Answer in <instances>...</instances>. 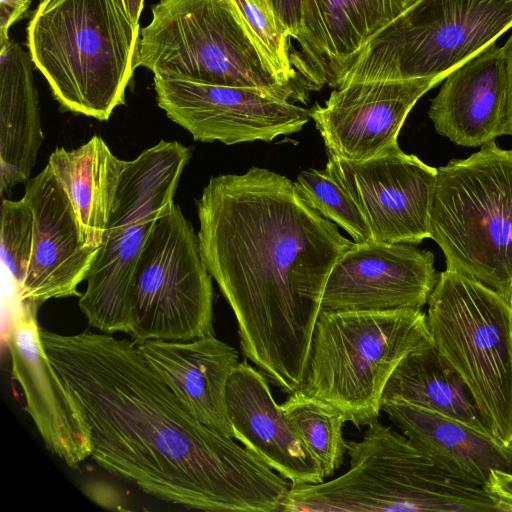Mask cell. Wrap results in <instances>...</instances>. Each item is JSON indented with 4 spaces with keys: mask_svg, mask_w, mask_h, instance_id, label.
I'll return each mask as SVG.
<instances>
[{
    "mask_svg": "<svg viewBox=\"0 0 512 512\" xmlns=\"http://www.w3.org/2000/svg\"><path fill=\"white\" fill-rule=\"evenodd\" d=\"M33 214L23 198L2 199L1 263L16 293L25 279L33 245Z\"/></svg>",
    "mask_w": 512,
    "mask_h": 512,
    "instance_id": "obj_29",
    "label": "cell"
},
{
    "mask_svg": "<svg viewBox=\"0 0 512 512\" xmlns=\"http://www.w3.org/2000/svg\"><path fill=\"white\" fill-rule=\"evenodd\" d=\"M125 164L97 135L72 150L56 148L49 157L47 165L71 203L85 247L103 245Z\"/></svg>",
    "mask_w": 512,
    "mask_h": 512,
    "instance_id": "obj_24",
    "label": "cell"
},
{
    "mask_svg": "<svg viewBox=\"0 0 512 512\" xmlns=\"http://www.w3.org/2000/svg\"><path fill=\"white\" fill-rule=\"evenodd\" d=\"M213 286L197 233L173 203L156 221L132 281L131 341H189L214 334Z\"/></svg>",
    "mask_w": 512,
    "mask_h": 512,
    "instance_id": "obj_10",
    "label": "cell"
},
{
    "mask_svg": "<svg viewBox=\"0 0 512 512\" xmlns=\"http://www.w3.org/2000/svg\"><path fill=\"white\" fill-rule=\"evenodd\" d=\"M421 0H302L294 69L307 89L336 88L368 48Z\"/></svg>",
    "mask_w": 512,
    "mask_h": 512,
    "instance_id": "obj_15",
    "label": "cell"
},
{
    "mask_svg": "<svg viewBox=\"0 0 512 512\" xmlns=\"http://www.w3.org/2000/svg\"><path fill=\"white\" fill-rule=\"evenodd\" d=\"M226 401L234 438L283 478L296 484L324 481L323 474L280 405L266 376L246 360L227 385Z\"/></svg>",
    "mask_w": 512,
    "mask_h": 512,
    "instance_id": "obj_19",
    "label": "cell"
},
{
    "mask_svg": "<svg viewBox=\"0 0 512 512\" xmlns=\"http://www.w3.org/2000/svg\"><path fill=\"white\" fill-rule=\"evenodd\" d=\"M139 40L124 0H41L27 25L32 62L60 106L100 121L125 103Z\"/></svg>",
    "mask_w": 512,
    "mask_h": 512,
    "instance_id": "obj_3",
    "label": "cell"
},
{
    "mask_svg": "<svg viewBox=\"0 0 512 512\" xmlns=\"http://www.w3.org/2000/svg\"><path fill=\"white\" fill-rule=\"evenodd\" d=\"M33 214V245L19 302L34 307L47 300L81 296L100 248L83 246L71 203L48 165L26 183L22 197Z\"/></svg>",
    "mask_w": 512,
    "mask_h": 512,
    "instance_id": "obj_17",
    "label": "cell"
},
{
    "mask_svg": "<svg viewBox=\"0 0 512 512\" xmlns=\"http://www.w3.org/2000/svg\"><path fill=\"white\" fill-rule=\"evenodd\" d=\"M288 421L317 461L324 478L343 464L347 441L343 437V414L301 389L289 393L280 404Z\"/></svg>",
    "mask_w": 512,
    "mask_h": 512,
    "instance_id": "obj_26",
    "label": "cell"
},
{
    "mask_svg": "<svg viewBox=\"0 0 512 512\" xmlns=\"http://www.w3.org/2000/svg\"><path fill=\"white\" fill-rule=\"evenodd\" d=\"M196 206L200 253L243 354L284 392L301 389L327 279L354 242L266 168L211 177Z\"/></svg>",
    "mask_w": 512,
    "mask_h": 512,
    "instance_id": "obj_2",
    "label": "cell"
},
{
    "mask_svg": "<svg viewBox=\"0 0 512 512\" xmlns=\"http://www.w3.org/2000/svg\"><path fill=\"white\" fill-rule=\"evenodd\" d=\"M133 22L139 25V18L143 9L144 0H124Z\"/></svg>",
    "mask_w": 512,
    "mask_h": 512,
    "instance_id": "obj_35",
    "label": "cell"
},
{
    "mask_svg": "<svg viewBox=\"0 0 512 512\" xmlns=\"http://www.w3.org/2000/svg\"><path fill=\"white\" fill-rule=\"evenodd\" d=\"M294 184L311 208L345 230L354 243L375 241L358 205L326 167L302 171Z\"/></svg>",
    "mask_w": 512,
    "mask_h": 512,
    "instance_id": "obj_27",
    "label": "cell"
},
{
    "mask_svg": "<svg viewBox=\"0 0 512 512\" xmlns=\"http://www.w3.org/2000/svg\"><path fill=\"white\" fill-rule=\"evenodd\" d=\"M247 25L260 52L285 85L305 90L292 65L290 36L269 0H231ZM307 89V88H306Z\"/></svg>",
    "mask_w": 512,
    "mask_h": 512,
    "instance_id": "obj_28",
    "label": "cell"
},
{
    "mask_svg": "<svg viewBox=\"0 0 512 512\" xmlns=\"http://www.w3.org/2000/svg\"><path fill=\"white\" fill-rule=\"evenodd\" d=\"M421 309L331 310L315 324L301 390L339 410L356 427L378 420L399 363L431 343Z\"/></svg>",
    "mask_w": 512,
    "mask_h": 512,
    "instance_id": "obj_5",
    "label": "cell"
},
{
    "mask_svg": "<svg viewBox=\"0 0 512 512\" xmlns=\"http://www.w3.org/2000/svg\"><path fill=\"white\" fill-rule=\"evenodd\" d=\"M151 13L140 31L137 67L158 76L255 88L307 102L305 90L277 78L231 0H160Z\"/></svg>",
    "mask_w": 512,
    "mask_h": 512,
    "instance_id": "obj_7",
    "label": "cell"
},
{
    "mask_svg": "<svg viewBox=\"0 0 512 512\" xmlns=\"http://www.w3.org/2000/svg\"><path fill=\"white\" fill-rule=\"evenodd\" d=\"M381 410L444 471L485 487L492 470L512 473V443L462 421L402 401H383Z\"/></svg>",
    "mask_w": 512,
    "mask_h": 512,
    "instance_id": "obj_22",
    "label": "cell"
},
{
    "mask_svg": "<svg viewBox=\"0 0 512 512\" xmlns=\"http://www.w3.org/2000/svg\"><path fill=\"white\" fill-rule=\"evenodd\" d=\"M383 401H402L434 411L499 439L462 378L432 342L399 363L387 382Z\"/></svg>",
    "mask_w": 512,
    "mask_h": 512,
    "instance_id": "obj_25",
    "label": "cell"
},
{
    "mask_svg": "<svg viewBox=\"0 0 512 512\" xmlns=\"http://www.w3.org/2000/svg\"><path fill=\"white\" fill-rule=\"evenodd\" d=\"M90 430L91 458L159 500L207 512L281 511L291 484L180 404L137 346L40 331Z\"/></svg>",
    "mask_w": 512,
    "mask_h": 512,
    "instance_id": "obj_1",
    "label": "cell"
},
{
    "mask_svg": "<svg viewBox=\"0 0 512 512\" xmlns=\"http://www.w3.org/2000/svg\"><path fill=\"white\" fill-rule=\"evenodd\" d=\"M497 511L512 512V473L492 470L484 487Z\"/></svg>",
    "mask_w": 512,
    "mask_h": 512,
    "instance_id": "obj_30",
    "label": "cell"
},
{
    "mask_svg": "<svg viewBox=\"0 0 512 512\" xmlns=\"http://www.w3.org/2000/svg\"><path fill=\"white\" fill-rule=\"evenodd\" d=\"M429 238L447 269L512 301V149L493 140L437 168Z\"/></svg>",
    "mask_w": 512,
    "mask_h": 512,
    "instance_id": "obj_6",
    "label": "cell"
},
{
    "mask_svg": "<svg viewBox=\"0 0 512 512\" xmlns=\"http://www.w3.org/2000/svg\"><path fill=\"white\" fill-rule=\"evenodd\" d=\"M32 0H0V47L9 39V29L25 17Z\"/></svg>",
    "mask_w": 512,
    "mask_h": 512,
    "instance_id": "obj_32",
    "label": "cell"
},
{
    "mask_svg": "<svg viewBox=\"0 0 512 512\" xmlns=\"http://www.w3.org/2000/svg\"><path fill=\"white\" fill-rule=\"evenodd\" d=\"M36 307L23 303L7 339L12 378L45 447L66 465L91 456L89 426L43 347Z\"/></svg>",
    "mask_w": 512,
    "mask_h": 512,
    "instance_id": "obj_18",
    "label": "cell"
},
{
    "mask_svg": "<svg viewBox=\"0 0 512 512\" xmlns=\"http://www.w3.org/2000/svg\"><path fill=\"white\" fill-rule=\"evenodd\" d=\"M512 27V0H421L355 65L364 78L447 76Z\"/></svg>",
    "mask_w": 512,
    "mask_h": 512,
    "instance_id": "obj_11",
    "label": "cell"
},
{
    "mask_svg": "<svg viewBox=\"0 0 512 512\" xmlns=\"http://www.w3.org/2000/svg\"><path fill=\"white\" fill-rule=\"evenodd\" d=\"M191 155L190 147L161 140L126 161L103 245L78 301L89 325L100 332L130 333L138 258L156 221L174 203Z\"/></svg>",
    "mask_w": 512,
    "mask_h": 512,
    "instance_id": "obj_8",
    "label": "cell"
},
{
    "mask_svg": "<svg viewBox=\"0 0 512 512\" xmlns=\"http://www.w3.org/2000/svg\"><path fill=\"white\" fill-rule=\"evenodd\" d=\"M83 491L96 504L113 510H121L123 498L120 492L110 484L102 481L87 482Z\"/></svg>",
    "mask_w": 512,
    "mask_h": 512,
    "instance_id": "obj_33",
    "label": "cell"
},
{
    "mask_svg": "<svg viewBox=\"0 0 512 512\" xmlns=\"http://www.w3.org/2000/svg\"><path fill=\"white\" fill-rule=\"evenodd\" d=\"M446 77L349 81L334 88L324 105L311 107L309 115L328 154L366 160L399 146L409 112Z\"/></svg>",
    "mask_w": 512,
    "mask_h": 512,
    "instance_id": "obj_14",
    "label": "cell"
},
{
    "mask_svg": "<svg viewBox=\"0 0 512 512\" xmlns=\"http://www.w3.org/2000/svg\"><path fill=\"white\" fill-rule=\"evenodd\" d=\"M277 17L296 40L302 29V0H269Z\"/></svg>",
    "mask_w": 512,
    "mask_h": 512,
    "instance_id": "obj_31",
    "label": "cell"
},
{
    "mask_svg": "<svg viewBox=\"0 0 512 512\" xmlns=\"http://www.w3.org/2000/svg\"><path fill=\"white\" fill-rule=\"evenodd\" d=\"M502 49L505 57L507 76L506 118L502 135L507 134L512 136V33L502 46Z\"/></svg>",
    "mask_w": 512,
    "mask_h": 512,
    "instance_id": "obj_34",
    "label": "cell"
},
{
    "mask_svg": "<svg viewBox=\"0 0 512 512\" xmlns=\"http://www.w3.org/2000/svg\"><path fill=\"white\" fill-rule=\"evenodd\" d=\"M431 341L503 442L512 443V301L447 269L428 300Z\"/></svg>",
    "mask_w": 512,
    "mask_h": 512,
    "instance_id": "obj_9",
    "label": "cell"
},
{
    "mask_svg": "<svg viewBox=\"0 0 512 512\" xmlns=\"http://www.w3.org/2000/svg\"><path fill=\"white\" fill-rule=\"evenodd\" d=\"M349 469L333 480L291 485L285 512H491L481 486L441 469L403 433L376 420L347 442Z\"/></svg>",
    "mask_w": 512,
    "mask_h": 512,
    "instance_id": "obj_4",
    "label": "cell"
},
{
    "mask_svg": "<svg viewBox=\"0 0 512 512\" xmlns=\"http://www.w3.org/2000/svg\"><path fill=\"white\" fill-rule=\"evenodd\" d=\"M156 101L195 141L270 142L299 132L309 110L266 91L154 75Z\"/></svg>",
    "mask_w": 512,
    "mask_h": 512,
    "instance_id": "obj_12",
    "label": "cell"
},
{
    "mask_svg": "<svg viewBox=\"0 0 512 512\" xmlns=\"http://www.w3.org/2000/svg\"><path fill=\"white\" fill-rule=\"evenodd\" d=\"M434 255L415 244L353 243L327 279L322 308L422 309L438 281Z\"/></svg>",
    "mask_w": 512,
    "mask_h": 512,
    "instance_id": "obj_16",
    "label": "cell"
},
{
    "mask_svg": "<svg viewBox=\"0 0 512 512\" xmlns=\"http://www.w3.org/2000/svg\"><path fill=\"white\" fill-rule=\"evenodd\" d=\"M136 346L190 415L234 438L226 391L239 363L235 348L214 334L189 341L148 340Z\"/></svg>",
    "mask_w": 512,
    "mask_h": 512,
    "instance_id": "obj_20",
    "label": "cell"
},
{
    "mask_svg": "<svg viewBox=\"0 0 512 512\" xmlns=\"http://www.w3.org/2000/svg\"><path fill=\"white\" fill-rule=\"evenodd\" d=\"M28 51L0 47V193L27 182L43 142L39 96Z\"/></svg>",
    "mask_w": 512,
    "mask_h": 512,
    "instance_id": "obj_23",
    "label": "cell"
},
{
    "mask_svg": "<svg viewBox=\"0 0 512 512\" xmlns=\"http://www.w3.org/2000/svg\"><path fill=\"white\" fill-rule=\"evenodd\" d=\"M326 168L352 196L375 241L416 245L429 238L437 168L399 146L359 161L328 154Z\"/></svg>",
    "mask_w": 512,
    "mask_h": 512,
    "instance_id": "obj_13",
    "label": "cell"
},
{
    "mask_svg": "<svg viewBox=\"0 0 512 512\" xmlns=\"http://www.w3.org/2000/svg\"><path fill=\"white\" fill-rule=\"evenodd\" d=\"M442 82L428 109L438 134L465 147H480L502 135L507 104L502 47L491 43Z\"/></svg>",
    "mask_w": 512,
    "mask_h": 512,
    "instance_id": "obj_21",
    "label": "cell"
}]
</instances>
